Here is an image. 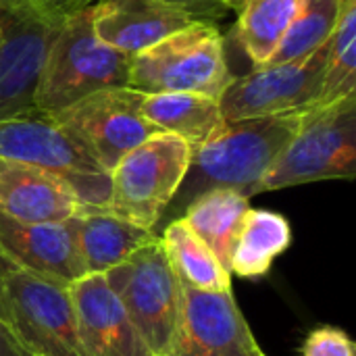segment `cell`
Wrapping results in <instances>:
<instances>
[{
    "label": "cell",
    "instance_id": "cell-25",
    "mask_svg": "<svg viewBox=\"0 0 356 356\" xmlns=\"http://www.w3.org/2000/svg\"><path fill=\"white\" fill-rule=\"evenodd\" d=\"M302 356H356L355 340L340 327L334 325H323L313 330L302 346Z\"/></svg>",
    "mask_w": 356,
    "mask_h": 356
},
{
    "label": "cell",
    "instance_id": "cell-10",
    "mask_svg": "<svg viewBox=\"0 0 356 356\" xmlns=\"http://www.w3.org/2000/svg\"><path fill=\"white\" fill-rule=\"evenodd\" d=\"M327 63V44L307 58L261 65L234 77L219 104L225 121L305 113L317 106Z\"/></svg>",
    "mask_w": 356,
    "mask_h": 356
},
{
    "label": "cell",
    "instance_id": "cell-20",
    "mask_svg": "<svg viewBox=\"0 0 356 356\" xmlns=\"http://www.w3.org/2000/svg\"><path fill=\"white\" fill-rule=\"evenodd\" d=\"M248 209L250 198L236 190H209L194 198L179 219L190 225V229L229 271L232 248Z\"/></svg>",
    "mask_w": 356,
    "mask_h": 356
},
{
    "label": "cell",
    "instance_id": "cell-22",
    "mask_svg": "<svg viewBox=\"0 0 356 356\" xmlns=\"http://www.w3.org/2000/svg\"><path fill=\"white\" fill-rule=\"evenodd\" d=\"M161 240L177 277L204 292H232V273L217 261L213 250L190 229L184 219L163 227Z\"/></svg>",
    "mask_w": 356,
    "mask_h": 356
},
{
    "label": "cell",
    "instance_id": "cell-6",
    "mask_svg": "<svg viewBox=\"0 0 356 356\" xmlns=\"http://www.w3.org/2000/svg\"><path fill=\"white\" fill-rule=\"evenodd\" d=\"M113 294L154 356H169L181 317V282L161 236L104 273Z\"/></svg>",
    "mask_w": 356,
    "mask_h": 356
},
{
    "label": "cell",
    "instance_id": "cell-16",
    "mask_svg": "<svg viewBox=\"0 0 356 356\" xmlns=\"http://www.w3.org/2000/svg\"><path fill=\"white\" fill-rule=\"evenodd\" d=\"M92 23L104 44L136 56L194 19L159 0H98L92 4Z\"/></svg>",
    "mask_w": 356,
    "mask_h": 356
},
{
    "label": "cell",
    "instance_id": "cell-3",
    "mask_svg": "<svg viewBox=\"0 0 356 356\" xmlns=\"http://www.w3.org/2000/svg\"><path fill=\"white\" fill-rule=\"evenodd\" d=\"M232 81L221 29L211 21H194L131 56L127 88L142 94L194 92L221 98Z\"/></svg>",
    "mask_w": 356,
    "mask_h": 356
},
{
    "label": "cell",
    "instance_id": "cell-2",
    "mask_svg": "<svg viewBox=\"0 0 356 356\" xmlns=\"http://www.w3.org/2000/svg\"><path fill=\"white\" fill-rule=\"evenodd\" d=\"M131 56L104 44L92 23V4L58 21L46 50L33 96L35 111L52 117L81 98L108 88H127Z\"/></svg>",
    "mask_w": 356,
    "mask_h": 356
},
{
    "label": "cell",
    "instance_id": "cell-28",
    "mask_svg": "<svg viewBox=\"0 0 356 356\" xmlns=\"http://www.w3.org/2000/svg\"><path fill=\"white\" fill-rule=\"evenodd\" d=\"M19 267L0 250V323L6 327V302H4V286L10 273H15Z\"/></svg>",
    "mask_w": 356,
    "mask_h": 356
},
{
    "label": "cell",
    "instance_id": "cell-23",
    "mask_svg": "<svg viewBox=\"0 0 356 356\" xmlns=\"http://www.w3.org/2000/svg\"><path fill=\"white\" fill-rule=\"evenodd\" d=\"M356 96V0H342L327 40V63L317 106Z\"/></svg>",
    "mask_w": 356,
    "mask_h": 356
},
{
    "label": "cell",
    "instance_id": "cell-24",
    "mask_svg": "<svg viewBox=\"0 0 356 356\" xmlns=\"http://www.w3.org/2000/svg\"><path fill=\"white\" fill-rule=\"evenodd\" d=\"M342 0H305L265 65L294 63L323 48L338 21Z\"/></svg>",
    "mask_w": 356,
    "mask_h": 356
},
{
    "label": "cell",
    "instance_id": "cell-4",
    "mask_svg": "<svg viewBox=\"0 0 356 356\" xmlns=\"http://www.w3.org/2000/svg\"><path fill=\"white\" fill-rule=\"evenodd\" d=\"M356 173V96L302 113L300 127L261 179L257 194L292 186L353 179Z\"/></svg>",
    "mask_w": 356,
    "mask_h": 356
},
{
    "label": "cell",
    "instance_id": "cell-14",
    "mask_svg": "<svg viewBox=\"0 0 356 356\" xmlns=\"http://www.w3.org/2000/svg\"><path fill=\"white\" fill-rule=\"evenodd\" d=\"M79 338L88 356H154L104 275H83L69 286Z\"/></svg>",
    "mask_w": 356,
    "mask_h": 356
},
{
    "label": "cell",
    "instance_id": "cell-9",
    "mask_svg": "<svg viewBox=\"0 0 356 356\" xmlns=\"http://www.w3.org/2000/svg\"><path fill=\"white\" fill-rule=\"evenodd\" d=\"M142 96L131 88H108L81 98L50 119L102 171L111 173L129 150L159 134L140 113Z\"/></svg>",
    "mask_w": 356,
    "mask_h": 356
},
{
    "label": "cell",
    "instance_id": "cell-8",
    "mask_svg": "<svg viewBox=\"0 0 356 356\" xmlns=\"http://www.w3.org/2000/svg\"><path fill=\"white\" fill-rule=\"evenodd\" d=\"M0 161L31 165L63 177L86 207H104L108 200V173L42 113L0 121Z\"/></svg>",
    "mask_w": 356,
    "mask_h": 356
},
{
    "label": "cell",
    "instance_id": "cell-21",
    "mask_svg": "<svg viewBox=\"0 0 356 356\" xmlns=\"http://www.w3.org/2000/svg\"><path fill=\"white\" fill-rule=\"evenodd\" d=\"M305 0H229L236 35L254 67L265 65Z\"/></svg>",
    "mask_w": 356,
    "mask_h": 356
},
{
    "label": "cell",
    "instance_id": "cell-5",
    "mask_svg": "<svg viewBox=\"0 0 356 356\" xmlns=\"http://www.w3.org/2000/svg\"><path fill=\"white\" fill-rule=\"evenodd\" d=\"M192 148L177 136L159 131L129 150L108 173L113 215L156 234L190 165Z\"/></svg>",
    "mask_w": 356,
    "mask_h": 356
},
{
    "label": "cell",
    "instance_id": "cell-11",
    "mask_svg": "<svg viewBox=\"0 0 356 356\" xmlns=\"http://www.w3.org/2000/svg\"><path fill=\"white\" fill-rule=\"evenodd\" d=\"M169 356L267 355L259 346L234 292H204L181 282L179 330Z\"/></svg>",
    "mask_w": 356,
    "mask_h": 356
},
{
    "label": "cell",
    "instance_id": "cell-19",
    "mask_svg": "<svg viewBox=\"0 0 356 356\" xmlns=\"http://www.w3.org/2000/svg\"><path fill=\"white\" fill-rule=\"evenodd\" d=\"M292 225L284 215L250 207L232 248L229 273L242 280L265 277L275 259L292 246Z\"/></svg>",
    "mask_w": 356,
    "mask_h": 356
},
{
    "label": "cell",
    "instance_id": "cell-30",
    "mask_svg": "<svg viewBox=\"0 0 356 356\" xmlns=\"http://www.w3.org/2000/svg\"><path fill=\"white\" fill-rule=\"evenodd\" d=\"M94 2H98V0H77L79 8H81V6H88V4H94Z\"/></svg>",
    "mask_w": 356,
    "mask_h": 356
},
{
    "label": "cell",
    "instance_id": "cell-12",
    "mask_svg": "<svg viewBox=\"0 0 356 356\" xmlns=\"http://www.w3.org/2000/svg\"><path fill=\"white\" fill-rule=\"evenodd\" d=\"M58 21L0 15V121L38 113V77Z\"/></svg>",
    "mask_w": 356,
    "mask_h": 356
},
{
    "label": "cell",
    "instance_id": "cell-31",
    "mask_svg": "<svg viewBox=\"0 0 356 356\" xmlns=\"http://www.w3.org/2000/svg\"><path fill=\"white\" fill-rule=\"evenodd\" d=\"M0 38H2V25H0Z\"/></svg>",
    "mask_w": 356,
    "mask_h": 356
},
{
    "label": "cell",
    "instance_id": "cell-7",
    "mask_svg": "<svg viewBox=\"0 0 356 356\" xmlns=\"http://www.w3.org/2000/svg\"><path fill=\"white\" fill-rule=\"evenodd\" d=\"M6 330L31 356H88L67 286L17 269L4 286Z\"/></svg>",
    "mask_w": 356,
    "mask_h": 356
},
{
    "label": "cell",
    "instance_id": "cell-1",
    "mask_svg": "<svg viewBox=\"0 0 356 356\" xmlns=\"http://www.w3.org/2000/svg\"><path fill=\"white\" fill-rule=\"evenodd\" d=\"M300 121L302 113L225 121L215 136L192 148L188 173L159 229L179 219L188 204L209 190H236L248 198L254 196L265 173L296 136Z\"/></svg>",
    "mask_w": 356,
    "mask_h": 356
},
{
    "label": "cell",
    "instance_id": "cell-17",
    "mask_svg": "<svg viewBox=\"0 0 356 356\" xmlns=\"http://www.w3.org/2000/svg\"><path fill=\"white\" fill-rule=\"evenodd\" d=\"M79 257L88 275H104L156 238L104 207H83L71 219Z\"/></svg>",
    "mask_w": 356,
    "mask_h": 356
},
{
    "label": "cell",
    "instance_id": "cell-18",
    "mask_svg": "<svg viewBox=\"0 0 356 356\" xmlns=\"http://www.w3.org/2000/svg\"><path fill=\"white\" fill-rule=\"evenodd\" d=\"M140 113L159 131L181 138L190 148L204 144L225 123L219 98L194 92L144 94Z\"/></svg>",
    "mask_w": 356,
    "mask_h": 356
},
{
    "label": "cell",
    "instance_id": "cell-26",
    "mask_svg": "<svg viewBox=\"0 0 356 356\" xmlns=\"http://www.w3.org/2000/svg\"><path fill=\"white\" fill-rule=\"evenodd\" d=\"M79 8L77 0H0V15H23L58 21Z\"/></svg>",
    "mask_w": 356,
    "mask_h": 356
},
{
    "label": "cell",
    "instance_id": "cell-27",
    "mask_svg": "<svg viewBox=\"0 0 356 356\" xmlns=\"http://www.w3.org/2000/svg\"><path fill=\"white\" fill-rule=\"evenodd\" d=\"M194 21H215L229 13V0H159Z\"/></svg>",
    "mask_w": 356,
    "mask_h": 356
},
{
    "label": "cell",
    "instance_id": "cell-13",
    "mask_svg": "<svg viewBox=\"0 0 356 356\" xmlns=\"http://www.w3.org/2000/svg\"><path fill=\"white\" fill-rule=\"evenodd\" d=\"M0 250L21 271L67 288L88 275L71 219L65 223H23L0 213Z\"/></svg>",
    "mask_w": 356,
    "mask_h": 356
},
{
    "label": "cell",
    "instance_id": "cell-29",
    "mask_svg": "<svg viewBox=\"0 0 356 356\" xmlns=\"http://www.w3.org/2000/svg\"><path fill=\"white\" fill-rule=\"evenodd\" d=\"M0 356H31L2 323H0Z\"/></svg>",
    "mask_w": 356,
    "mask_h": 356
},
{
    "label": "cell",
    "instance_id": "cell-15",
    "mask_svg": "<svg viewBox=\"0 0 356 356\" xmlns=\"http://www.w3.org/2000/svg\"><path fill=\"white\" fill-rule=\"evenodd\" d=\"M86 204L58 175L0 161V213L23 223H65Z\"/></svg>",
    "mask_w": 356,
    "mask_h": 356
}]
</instances>
